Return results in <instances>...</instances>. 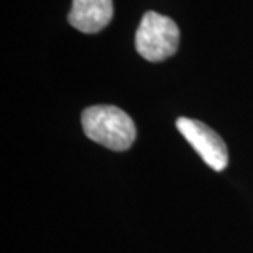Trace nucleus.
Segmentation results:
<instances>
[{
    "label": "nucleus",
    "mask_w": 253,
    "mask_h": 253,
    "mask_svg": "<svg viewBox=\"0 0 253 253\" xmlns=\"http://www.w3.org/2000/svg\"><path fill=\"white\" fill-rule=\"evenodd\" d=\"M114 17L112 0H73L69 23L83 33H97Z\"/></svg>",
    "instance_id": "obj_4"
},
{
    "label": "nucleus",
    "mask_w": 253,
    "mask_h": 253,
    "mask_svg": "<svg viewBox=\"0 0 253 253\" xmlns=\"http://www.w3.org/2000/svg\"><path fill=\"white\" fill-rule=\"evenodd\" d=\"M176 126L188 143L197 151L202 161L214 171H224L229 165V151L225 141L211 126L199 120L179 117Z\"/></svg>",
    "instance_id": "obj_3"
},
{
    "label": "nucleus",
    "mask_w": 253,
    "mask_h": 253,
    "mask_svg": "<svg viewBox=\"0 0 253 253\" xmlns=\"http://www.w3.org/2000/svg\"><path fill=\"white\" fill-rule=\"evenodd\" d=\"M89 140L114 151L128 150L136 138V128L128 114L115 105H92L81 115Z\"/></svg>",
    "instance_id": "obj_1"
},
{
    "label": "nucleus",
    "mask_w": 253,
    "mask_h": 253,
    "mask_svg": "<svg viewBox=\"0 0 253 253\" xmlns=\"http://www.w3.org/2000/svg\"><path fill=\"white\" fill-rule=\"evenodd\" d=\"M179 28L173 20L156 12H146L135 35V48L146 61L160 63L178 51Z\"/></svg>",
    "instance_id": "obj_2"
}]
</instances>
